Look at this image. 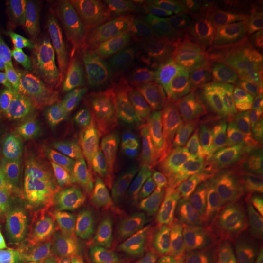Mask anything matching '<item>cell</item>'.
<instances>
[{
    "instance_id": "cell-1",
    "label": "cell",
    "mask_w": 263,
    "mask_h": 263,
    "mask_svg": "<svg viewBox=\"0 0 263 263\" xmlns=\"http://www.w3.org/2000/svg\"><path fill=\"white\" fill-rule=\"evenodd\" d=\"M66 144L105 178L117 175L124 162L111 124V108L100 76L78 77L64 104Z\"/></svg>"
},
{
    "instance_id": "cell-2",
    "label": "cell",
    "mask_w": 263,
    "mask_h": 263,
    "mask_svg": "<svg viewBox=\"0 0 263 263\" xmlns=\"http://www.w3.org/2000/svg\"><path fill=\"white\" fill-rule=\"evenodd\" d=\"M174 205L196 263L226 262L237 236L227 175L179 188Z\"/></svg>"
},
{
    "instance_id": "cell-3",
    "label": "cell",
    "mask_w": 263,
    "mask_h": 263,
    "mask_svg": "<svg viewBox=\"0 0 263 263\" xmlns=\"http://www.w3.org/2000/svg\"><path fill=\"white\" fill-rule=\"evenodd\" d=\"M39 154L35 185L58 198L71 218L83 219L117 205L115 182L90 168L66 144L32 140Z\"/></svg>"
},
{
    "instance_id": "cell-4",
    "label": "cell",
    "mask_w": 263,
    "mask_h": 263,
    "mask_svg": "<svg viewBox=\"0 0 263 263\" xmlns=\"http://www.w3.org/2000/svg\"><path fill=\"white\" fill-rule=\"evenodd\" d=\"M112 31L143 93L140 113L142 115L159 100H166L176 58L164 44L140 1L117 3L113 12Z\"/></svg>"
},
{
    "instance_id": "cell-5",
    "label": "cell",
    "mask_w": 263,
    "mask_h": 263,
    "mask_svg": "<svg viewBox=\"0 0 263 263\" xmlns=\"http://www.w3.org/2000/svg\"><path fill=\"white\" fill-rule=\"evenodd\" d=\"M263 28L232 33L186 56L176 59L165 101H187L201 89L257 64Z\"/></svg>"
},
{
    "instance_id": "cell-6",
    "label": "cell",
    "mask_w": 263,
    "mask_h": 263,
    "mask_svg": "<svg viewBox=\"0 0 263 263\" xmlns=\"http://www.w3.org/2000/svg\"><path fill=\"white\" fill-rule=\"evenodd\" d=\"M164 44L176 59L228 36L207 2L197 0H141Z\"/></svg>"
},
{
    "instance_id": "cell-7",
    "label": "cell",
    "mask_w": 263,
    "mask_h": 263,
    "mask_svg": "<svg viewBox=\"0 0 263 263\" xmlns=\"http://www.w3.org/2000/svg\"><path fill=\"white\" fill-rule=\"evenodd\" d=\"M95 56L102 86L112 110L116 137L126 165L139 118L122 53L106 20L101 19L98 27Z\"/></svg>"
},
{
    "instance_id": "cell-8",
    "label": "cell",
    "mask_w": 263,
    "mask_h": 263,
    "mask_svg": "<svg viewBox=\"0 0 263 263\" xmlns=\"http://www.w3.org/2000/svg\"><path fill=\"white\" fill-rule=\"evenodd\" d=\"M164 117L177 168L185 175L212 169L223 144L216 129L187 101H164Z\"/></svg>"
},
{
    "instance_id": "cell-9",
    "label": "cell",
    "mask_w": 263,
    "mask_h": 263,
    "mask_svg": "<svg viewBox=\"0 0 263 263\" xmlns=\"http://www.w3.org/2000/svg\"><path fill=\"white\" fill-rule=\"evenodd\" d=\"M167 132L159 117L152 111L140 115V121L126 162L124 182L139 183L144 179L158 176L169 162Z\"/></svg>"
},
{
    "instance_id": "cell-10",
    "label": "cell",
    "mask_w": 263,
    "mask_h": 263,
    "mask_svg": "<svg viewBox=\"0 0 263 263\" xmlns=\"http://www.w3.org/2000/svg\"><path fill=\"white\" fill-rule=\"evenodd\" d=\"M258 172L253 160L243 157L227 177L236 235L248 244L263 249V208L255 190Z\"/></svg>"
},
{
    "instance_id": "cell-11",
    "label": "cell",
    "mask_w": 263,
    "mask_h": 263,
    "mask_svg": "<svg viewBox=\"0 0 263 263\" xmlns=\"http://www.w3.org/2000/svg\"><path fill=\"white\" fill-rule=\"evenodd\" d=\"M80 12L74 3L54 1L48 59L56 68L60 79L71 87L80 67Z\"/></svg>"
},
{
    "instance_id": "cell-12",
    "label": "cell",
    "mask_w": 263,
    "mask_h": 263,
    "mask_svg": "<svg viewBox=\"0 0 263 263\" xmlns=\"http://www.w3.org/2000/svg\"><path fill=\"white\" fill-rule=\"evenodd\" d=\"M262 77L260 66L254 64L204 87L187 100V103L208 120L254 95Z\"/></svg>"
},
{
    "instance_id": "cell-13",
    "label": "cell",
    "mask_w": 263,
    "mask_h": 263,
    "mask_svg": "<svg viewBox=\"0 0 263 263\" xmlns=\"http://www.w3.org/2000/svg\"><path fill=\"white\" fill-rule=\"evenodd\" d=\"M71 218L61 201L46 190L30 185L17 216L10 224L14 235L24 240L45 238Z\"/></svg>"
},
{
    "instance_id": "cell-14",
    "label": "cell",
    "mask_w": 263,
    "mask_h": 263,
    "mask_svg": "<svg viewBox=\"0 0 263 263\" xmlns=\"http://www.w3.org/2000/svg\"><path fill=\"white\" fill-rule=\"evenodd\" d=\"M54 1L20 0L13 8L14 27L20 46L27 53H46L51 32Z\"/></svg>"
},
{
    "instance_id": "cell-15",
    "label": "cell",
    "mask_w": 263,
    "mask_h": 263,
    "mask_svg": "<svg viewBox=\"0 0 263 263\" xmlns=\"http://www.w3.org/2000/svg\"><path fill=\"white\" fill-rule=\"evenodd\" d=\"M263 130V93L252 95L226 111L218 124L221 142L240 145Z\"/></svg>"
},
{
    "instance_id": "cell-16",
    "label": "cell",
    "mask_w": 263,
    "mask_h": 263,
    "mask_svg": "<svg viewBox=\"0 0 263 263\" xmlns=\"http://www.w3.org/2000/svg\"><path fill=\"white\" fill-rule=\"evenodd\" d=\"M175 183L173 176H155L139 182L127 199L119 204L123 214L137 231L156 211Z\"/></svg>"
},
{
    "instance_id": "cell-17",
    "label": "cell",
    "mask_w": 263,
    "mask_h": 263,
    "mask_svg": "<svg viewBox=\"0 0 263 263\" xmlns=\"http://www.w3.org/2000/svg\"><path fill=\"white\" fill-rule=\"evenodd\" d=\"M207 3L227 31L237 33L263 27V1L211 0Z\"/></svg>"
},
{
    "instance_id": "cell-18",
    "label": "cell",
    "mask_w": 263,
    "mask_h": 263,
    "mask_svg": "<svg viewBox=\"0 0 263 263\" xmlns=\"http://www.w3.org/2000/svg\"><path fill=\"white\" fill-rule=\"evenodd\" d=\"M135 232L119 205L99 213L92 224L95 242L104 254L111 253L131 240Z\"/></svg>"
},
{
    "instance_id": "cell-19",
    "label": "cell",
    "mask_w": 263,
    "mask_h": 263,
    "mask_svg": "<svg viewBox=\"0 0 263 263\" xmlns=\"http://www.w3.org/2000/svg\"><path fill=\"white\" fill-rule=\"evenodd\" d=\"M23 111L30 122L44 132L50 141L66 143L63 116L53 110L45 99L28 96L23 101Z\"/></svg>"
},
{
    "instance_id": "cell-20",
    "label": "cell",
    "mask_w": 263,
    "mask_h": 263,
    "mask_svg": "<svg viewBox=\"0 0 263 263\" xmlns=\"http://www.w3.org/2000/svg\"><path fill=\"white\" fill-rule=\"evenodd\" d=\"M16 67L23 78L28 96L41 99L48 96H54L66 99L70 94V87L65 84L61 79L49 76L46 72L26 63H18Z\"/></svg>"
},
{
    "instance_id": "cell-21",
    "label": "cell",
    "mask_w": 263,
    "mask_h": 263,
    "mask_svg": "<svg viewBox=\"0 0 263 263\" xmlns=\"http://www.w3.org/2000/svg\"><path fill=\"white\" fill-rule=\"evenodd\" d=\"M183 236L178 217L167 215L161 217L151 228L147 240L155 250L169 256L179 250Z\"/></svg>"
},
{
    "instance_id": "cell-22",
    "label": "cell",
    "mask_w": 263,
    "mask_h": 263,
    "mask_svg": "<svg viewBox=\"0 0 263 263\" xmlns=\"http://www.w3.org/2000/svg\"><path fill=\"white\" fill-rule=\"evenodd\" d=\"M9 142L16 161L24 171L29 184L35 185L39 170V154L33 141L28 138V134L11 130Z\"/></svg>"
},
{
    "instance_id": "cell-23",
    "label": "cell",
    "mask_w": 263,
    "mask_h": 263,
    "mask_svg": "<svg viewBox=\"0 0 263 263\" xmlns=\"http://www.w3.org/2000/svg\"><path fill=\"white\" fill-rule=\"evenodd\" d=\"M31 184L14 177L6 179L0 186V223L10 226Z\"/></svg>"
},
{
    "instance_id": "cell-24",
    "label": "cell",
    "mask_w": 263,
    "mask_h": 263,
    "mask_svg": "<svg viewBox=\"0 0 263 263\" xmlns=\"http://www.w3.org/2000/svg\"><path fill=\"white\" fill-rule=\"evenodd\" d=\"M0 117L11 130L27 134L24 122L23 101L15 93L5 77H0Z\"/></svg>"
},
{
    "instance_id": "cell-25",
    "label": "cell",
    "mask_w": 263,
    "mask_h": 263,
    "mask_svg": "<svg viewBox=\"0 0 263 263\" xmlns=\"http://www.w3.org/2000/svg\"><path fill=\"white\" fill-rule=\"evenodd\" d=\"M33 263H80V254L69 239H59L41 250Z\"/></svg>"
},
{
    "instance_id": "cell-26",
    "label": "cell",
    "mask_w": 263,
    "mask_h": 263,
    "mask_svg": "<svg viewBox=\"0 0 263 263\" xmlns=\"http://www.w3.org/2000/svg\"><path fill=\"white\" fill-rule=\"evenodd\" d=\"M0 167L7 170L14 178L28 182L24 171L20 167L13 151L8 144H0Z\"/></svg>"
},
{
    "instance_id": "cell-27",
    "label": "cell",
    "mask_w": 263,
    "mask_h": 263,
    "mask_svg": "<svg viewBox=\"0 0 263 263\" xmlns=\"http://www.w3.org/2000/svg\"><path fill=\"white\" fill-rule=\"evenodd\" d=\"M162 263H196L185 236H183L179 250L175 254L169 255Z\"/></svg>"
},
{
    "instance_id": "cell-28",
    "label": "cell",
    "mask_w": 263,
    "mask_h": 263,
    "mask_svg": "<svg viewBox=\"0 0 263 263\" xmlns=\"http://www.w3.org/2000/svg\"><path fill=\"white\" fill-rule=\"evenodd\" d=\"M255 190L257 197L259 199V202L263 208V174L259 171L257 174V177L255 179Z\"/></svg>"
},
{
    "instance_id": "cell-29",
    "label": "cell",
    "mask_w": 263,
    "mask_h": 263,
    "mask_svg": "<svg viewBox=\"0 0 263 263\" xmlns=\"http://www.w3.org/2000/svg\"><path fill=\"white\" fill-rule=\"evenodd\" d=\"M11 128L0 117V141H9Z\"/></svg>"
},
{
    "instance_id": "cell-30",
    "label": "cell",
    "mask_w": 263,
    "mask_h": 263,
    "mask_svg": "<svg viewBox=\"0 0 263 263\" xmlns=\"http://www.w3.org/2000/svg\"><path fill=\"white\" fill-rule=\"evenodd\" d=\"M256 164L259 167V169L263 171V145L261 148L258 151L257 156H256Z\"/></svg>"
},
{
    "instance_id": "cell-31",
    "label": "cell",
    "mask_w": 263,
    "mask_h": 263,
    "mask_svg": "<svg viewBox=\"0 0 263 263\" xmlns=\"http://www.w3.org/2000/svg\"><path fill=\"white\" fill-rule=\"evenodd\" d=\"M257 64L259 65L260 66V68H261V71H262L263 74V50L262 52H261V54H260V57H259V59H258V62H257Z\"/></svg>"
},
{
    "instance_id": "cell-32",
    "label": "cell",
    "mask_w": 263,
    "mask_h": 263,
    "mask_svg": "<svg viewBox=\"0 0 263 263\" xmlns=\"http://www.w3.org/2000/svg\"><path fill=\"white\" fill-rule=\"evenodd\" d=\"M0 263H1V256H0Z\"/></svg>"
},
{
    "instance_id": "cell-33",
    "label": "cell",
    "mask_w": 263,
    "mask_h": 263,
    "mask_svg": "<svg viewBox=\"0 0 263 263\" xmlns=\"http://www.w3.org/2000/svg\"><path fill=\"white\" fill-rule=\"evenodd\" d=\"M226 263H231V262H226Z\"/></svg>"
},
{
    "instance_id": "cell-34",
    "label": "cell",
    "mask_w": 263,
    "mask_h": 263,
    "mask_svg": "<svg viewBox=\"0 0 263 263\" xmlns=\"http://www.w3.org/2000/svg\"><path fill=\"white\" fill-rule=\"evenodd\" d=\"M0 77H1V76H0Z\"/></svg>"
}]
</instances>
